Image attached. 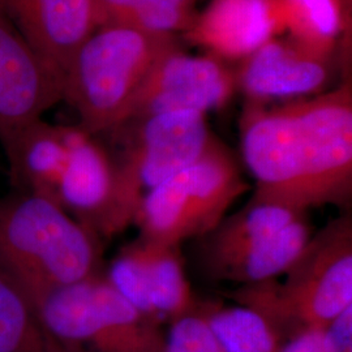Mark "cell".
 <instances>
[{"label":"cell","instance_id":"7","mask_svg":"<svg viewBox=\"0 0 352 352\" xmlns=\"http://www.w3.org/2000/svg\"><path fill=\"white\" fill-rule=\"evenodd\" d=\"M122 126L131 131L123 154L113 158V236L135 223L141 202L153 189L196 162L214 140L205 113L199 111L155 113Z\"/></svg>","mask_w":352,"mask_h":352},{"label":"cell","instance_id":"4","mask_svg":"<svg viewBox=\"0 0 352 352\" xmlns=\"http://www.w3.org/2000/svg\"><path fill=\"white\" fill-rule=\"evenodd\" d=\"M173 49L171 36L97 26L64 74L63 100L75 109L78 126L94 136L124 124L151 69Z\"/></svg>","mask_w":352,"mask_h":352},{"label":"cell","instance_id":"8","mask_svg":"<svg viewBox=\"0 0 352 352\" xmlns=\"http://www.w3.org/2000/svg\"><path fill=\"white\" fill-rule=\"evenodd\" d=\"M63 100V78L45 63L0 3V144Z\"/></svg>","mask_w":352,"mask_h":352},{"label":"cell","instance_id":"2","mask_svg":"<svg viewBox=\"0 0 352 352\" xmlns=\"http://www.w3.org/2000/svg\"><path fill=\"white\" fill-rule=\"evenodd\" d=\"M101 241L45 196L0 197V265L32 300L102 274Z\"/></svg>","mask_w":352,"mask_h":352},{"label":"cell","instance_id":"23","mask_svg":"<svg viewBox=\"0 0 352 352\" xmlns=\"http://www.w3.org/2000/svg\"><path fill=\"white\" fill-rule=\"evenodd\" d=\"M327 352H352V305L322 327Z\"/></svg>","mask_w":352,"mask_h":352},{"label":"cell","instance_id":"15","mask_svg":"<svg viewBox=\"0 0 352 352\" xmlns=\"http://www.w3.org/2000/svg\"><path fill=\"white\" fill-rule=\"evenodd\" d=\"M305 213L274 202H247L238 213L225 217L221 223L202 236L200 250L206 273L228 258L269 238Z\"/></svg>","mask_w":352,"mask_h":352},{"label":"cell","instance_id":"9","mask_svg":"<svg viewBox=\"0 0 352 352\" xmlns=\"http://www.w3.org/2000/svg\"><path fill=\"white\" fill-rule=\"evenodd\" d=\"M234 78L210 58L168 51L151 69L132 104L126 122L173 111L205 113L226 103Z\"/></svg>","mask_w":352,"mask_h":352},{"label":"cell","instance_id":"20","mask_svg":"<svg viewBox=\"0 0 352 352\" xmlns=\"http://www.w3.org/2000/svg\"><path fill=\"white\" fill-rule=\"evenodd\" d=\"M226 352H280L282 337L264 316L244 305L200 307Z\"/></svg>","mask_w":352,"mask_h":352},{"label":"cell","instance_id":"16","mask_svg":"<svg viewBox=\"0 0 352 352\" xmlns=\"http://www.w3.org/2000/svg\"><path fill=\"white\" fill-rule=\"evenodd\" d=\"M311 236L312 228L302 215L269 238L218 265L208 276L243 286L277 279L299 258Z\"/></svg>","mask_w":352,"mask_h":352},{"label":"cell","instance_id":"1","mask_svg":"<svg viewBox=\"0 0 352 352\" xmlns=\"http://www.w3.org/2000/svg\"><path fill=\"white\" fill-rule=\"evenodd\" d=\"M243 158L256 179L251 201L299 213L347 208L352 199V97L343 87L273 110L252 109L243 124Z\"/></svg>","mask_w":352,"mask_h":352},{"label":"cell","instance_id":"24","mask_svg":"<svg viewBox=\"0 0 352 352\" xmlns=\"http://www.w3.org/2000/svg\"><path fill=\"white\" fill-rule=\"evenodd\" d=\"M280 352H327L322 329H304L282 342Z\"/></svg>","mask_w":352,"mask_h":352},{"label":"cell","instance_id":"12","mask_svg":"<svg viewBox=\"0 0 352 352\" xmlns=\"http://www.w3.org/2000/svg\"><path fill=\"white\" fill-rule=\"evenodd\" d=\"M280 20L278 0H214L189 36L222 56H251L270 41Z\"/></svg>","mask_w":352,"mask_h":352},{"label":"cell","instance_id":"13","mask_svg":"<svg viewBox=\"0 0 352 352\" xmlns=\"http://www.w3.org/2000/svg\"><path fill=\"white\" fill-rule=\"evenodd\" d=\"M71 126H52L39 119L4 142L10 177L19 192L56 202V192L69 155Z\"/></svg>","mask_w":352,"mask_h":352},{"label":"cell","instance_id":"5","mask_svg":"<svg viewBox=\"0 0 352 352\" xmlns=\"http://www.w3.org/2000/svg\"><path fill=\"white\" fill-rule=\"evenodd\" d=\"M33 302L67 352H164L162 321L126 302L103 273Z\"/></svg>","mask_w":352,"mask_h":352},{"label":"cell","instance_id":"3","mask_svg":"<svg viewBox=\"0 0 352 352\" xmlns=\"http://www.w3.org/2000/svg\"><path fill=\"white\" fill-rule=\"evenodd\" d=\"M285 280L245 285L235 292L239 305L264 316L282 337L322 329L352 305V218L344 214L312 235Z\"/></svg>","mask_w":352,"mask_h":352},{"label":"cell","instance_id":"19","mask_svg":"<svg viewBox=\"0 0 352 352\" xmlns=\"http://www.w3.org/2000/svg\"><path fill=\"white\" fill-rule=\"evenodd\" d=\"M97 26H126L155 36L190 26L189 0H94Z\"/></svg>","mask_w":352,"mask_h":352},{"label":"cell","instance_id":"22","mask_svg":"<svg viewBox=\"0 0 352 352\" xmlns=\"http://www.w3.org/2000/svg\"><path fill=\"white\" fill-rule=\"evenodd\" d=\"M164 352L226 351L199 308L193 314L171 321L170 330L164 336Z\"/></svg>","mask_w":352,"mask_h":352},{"label":"cell","instance_id":"17","mask_svg":"<svg viewBox=\"0 0 352 352\" xmlns=\"http://www.w3.org/2000/svg\"><path fill=\"white\" fill-rule=\"evenodd\" d=\"M155 315L170 322L200 308L186 274L180 245L140 238L133 241Z\"/></svg>","mask_w":352,"mask_h":352},{"label":"cell","instance_id":"11","mask_svg":"<svg viewBox=\"0 0 352 352\" xmlns=\"http://www.w3.org/2000/svg\"><path fill=\"white\" fill-rule=\"evenodd\" d=\"M116 173L107 151L80 126H71L69 155L56 202L101 239L111 238Z\"/></svg>","mask_w":352,"mask_h":352},{"label":"cell","instance_id":"18","mask_svg":"<svg viewBox=\"0 0 352 352\" xmlns=\"http://www.w3.org/2000/svg\"><path fill=\"white\" fill-rule=\"evenodd\" d=\"M0 352H67L21 285L0 265Z\"/></svg>","mask_w":352,"mask_h":352},{"label":"cell","instance_id":"21","mask_svg":"<svg viewBox=\"0 0 352 352\" xmlns=\"http://www.w3.org/2000/svg\"><path fill=\"white\" fill-rule=\"evenodd\" d=\"M282 20L291 25L302 51L318 58L342 28L340 0H280Z\"/></svg>","mask_w":352,"mask_h":352},{"label":"cell","instance_id":"10","mask_svg":"<svg viewBox=\"0 0 352 352\" xmlns=\"http://www.w3.org/2000/svg\"><path fill=\"white\" fill-rule=\"evenodd\" d=\"M41 59L64 78L76 51L97 28L94 0H0Z\"/></svg>","mask_w":352,"mask_h":352},{"label":"cell","instance_id":"6","mask_svg":"<svg viewBox=\"0 0 352 352\" xmlns=\"http://www.w3.org/2000/svg\"><path fill=\"white\" fill-rule=\"evenodd\" d=\"M247 189L235 160L213 140L196 162L151 190L133 225L140 238L180 245L213 231Z\"/></svg>","mask_w":352,"mask_h":352},{"label":"cell","instance_id":"14","mask_svg":"<svg viewBox=\"0 0 352 352\" xmlns=\"http://www.w3.org/2000/svg\"><path fill=\"white\" fill-rule=\"evenodd\" d=\"M327 77L318 58L269 41L252 54L241 85L252 98L263 101L309 94L321 88Z\"/></svg>","mask_w":352,"mask_h":352}]
</instances>
